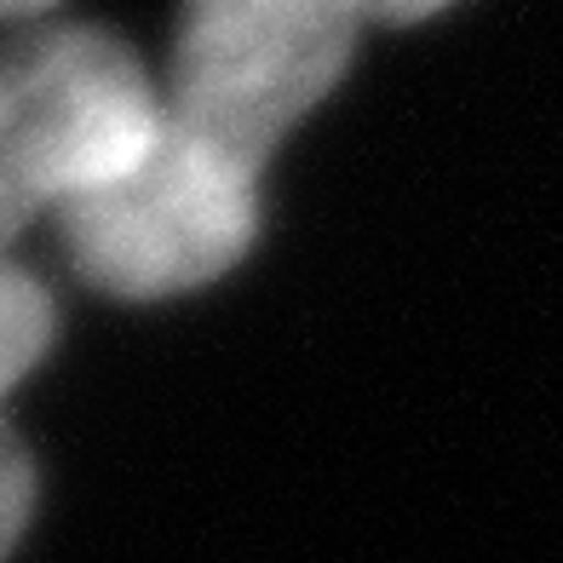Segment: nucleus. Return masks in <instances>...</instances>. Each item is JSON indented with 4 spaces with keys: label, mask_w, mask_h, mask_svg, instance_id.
Segmentation results:
<instances>
[{
    "label": "nucleus",
    "mask_w": 563,
    "mask_h": 563,
    "mask_svg": "<svg viewBox=\"0 0 563 563\" xmlns=\"http://www.w3.org/2000/svg\"><path fill=\"white\" fill-rule=\"evenodd\" d=\"M162 121V87L115 30L23 23L0 46V260L35 219L139 162Z\"/></svg>",
    "instance_id": "nucleus-1"
},
{
    "label": "nucleus",
    "mask_w": 563,
    "mask_h": 563,
    "mask_svg": "<svg viewBox=\"0 0 563 563\" xmlns=\"http://www.w3.org/2000/svg\"><path fill=\"white\" fill-rule=\"evenodd\" d=\"M75 276L110 299H173L224 276L260 230V167L185 121L53 219Z\"/></svg>",
    "instance_id": "nucleus-2"
},
{
    "label": "nucleus",
    "mask_w": 563,
    "mask_h": 563,
    "mask_svg": "<svg viewBox=\"0 0 563 563\" xmlns=\"http://www.w3.org/2000/svg\"><path fill=\"white\" fill-rule=\"evenodd\" d=\"M356 0H185L173 30L167 115L247 167L340 87L363 35Z\"/></svg>",
    "instance_id": "nucleus-3"
},
{
    "label": "nucleus",
    "mask_w": 563,
    "mask_h": 563,
    "mask_svg": "<svg viewBox=\"0 0 563 563\" xmlns=\"http://www.w3.org/2000/svg\"><path fill=\"white\" fill-rule=\"evenodd\" d=\"M53 334H58L53 294H46L23 265L0 260V397L41 363Z\"/></svg>",
    "instance_id": "nucleus-4"
},
{
    "label": "nucleus",
    "mask_w": 563,
    "mask_h": 563,
    "mask_svg": "<svg viewBox=\"0 0 563 563\" xmlns=\"http://www.w3.org/2000/svg\"><path fill=\"white\" fill-rule=\"evenodd\" d=\"M30 511H35V466L23 454V443L12 438V426L0 420V558L18 547Z\"/></svg>",
    "instance_id": "nucleus-5"
},
{
    "label": "nucleus",
    "mask_w": 563,
    "mask_h": 563,
    "mask_svg": "<svg viewBox=\"0 0 563 563\" xmlns=\"http://www.w3.org/2000/svg\"><path fill=\"white\" fill-rule=\"evenodd\" d=\"M368 23H420L431 12H443L449 0H356Z\"/></svg>",
    "instance_id": "nucleus-6"
},
{
    "label": "nucleus",
    "mask_w": 563,
    "mask_h": 563,
    "mask_svg": "<svg viewBox=\"0 0 563 563\" xmlns=\"http://www.w3.org/2000/svg\"><path fill=\"white\" fill-rule=\"evenodd\" d=\"M53 7H58V0H0V23H18V30H23V23H41Z\"/></svg>",
    "instance_id": "nucleus-7"
}]
</instances>
